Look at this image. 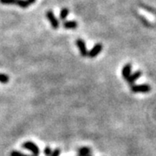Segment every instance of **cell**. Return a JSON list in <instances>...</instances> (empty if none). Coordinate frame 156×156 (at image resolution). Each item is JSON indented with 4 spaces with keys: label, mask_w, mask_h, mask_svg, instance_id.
<instances>
[{
    "label": "cell",
    "mask_w": 156,
    "mask_h": 156,
    "mask_svg": "<svg viewBox=\"0 0 156 156\" xmlns=\"http://www.w3.org/2000/svg\"><path fill=\"white\" fill-rule=\"evenodd\" d=\"M9 81H10V77L6 74L0 73V83H7Z\"/></svg>",
    "instance_id": "11"
},
{
    "label": "cell",
    "mask_w": 156,
    "mask_h": 156,
    "mask_svg": "<svg viewBox=\"0 0 156 156\" xmlns=\"http://www.w3.org/2000/svg\"><path fill=\"white\" fill-rule=\"evenodd\" d=\"M151 90V87L148 84H140V85H132L131 91L133 93H148Z\"/></svg>",
    "instance_id": "2"
},
{
    "label": "cell",
    "mask_w": 156,
    "mask_h": 156,
    "mask_svg": "<svg viewBox=\"0 0 156 156\" xmlns=\"http://www.w3.org/2000/svg\"><path fill=\"white\" fill-rule=\"evenodd\" d=\"M68 15H69V10L66 9V8L62 9L61 11V12H60V19H62V20L66 19V17H68Z\"/></svg>",
    "instance_id": "12"
},
{
    "label": "cell",
    "mask_w": 156,
    "mask_h": 156,
    "mask_svg": "<svg viewBox=\"0 0 156 156\" xmlns=\"http://www.w3.org/2000/svg\"><path fill=\"white\" fill-rule=\"evenodd\" d=\"M16 5H17L19 6V7H21V8H23V9L27 8L30 5V4H29V2L27 0H17Z\"/></svg>",
    "instance_id": "10"
},
{
    "label": "cell",
    "mask_w": 156,
    "mask_h": 156,
    "mask_svg": "<svg viewBox=\"0 0 156 156\" xmlns=\"http://www.w3.org/2000/svg\"><path fill=\"white\" fill-rule=\"evenodd\" d=\"M87 156H91V155H87Z\"/></svg>",
    "instance_id": "18"
},
{
    "label": "cell",
    "mask_w": 156,
    "mask_h": 156,
    "mask_svg": "<svg viewBox=\"0 0 156 156\" xmlns=\"http://www.w3.org/2000/svg\"><path fill=\"white\" fill-rule=\"evenodd\" d=\"M46 17H47V18L49 19V21H50V24H51V26H52V28L55 29V30L59 28V21L56 19V17H55V15H54L53 11H47V13H46Z\"/></svg>",
    "instance_id": "3"
},
{
    "label": "cell",
    "mask_w": 156,
    "mask_h": 156,
    "mask_svg": "<svg viewBox=\"0 0 156 156\" xmlns=\"http://www.w3.org/2000/svg\"><path fill=\"white\" fill-rule=\"evenodd\" d=\"M27 1H28L30 5H32V4H34V3H35V1H36V0H27Z\"/></svg>",
    "instance_id": "17"
},
{
    "label": "cell",
    "mask_w": 156,
    "mask_h": 156,
    "mask_svg": "<svg viewBox=\"0 0 156 156\" xmlns=\"http://www.w3.org/2000/svg\"><path fill=\"white\" fill-rule=\"evenodd\" d=\"M22 147L30 151L33 154L34 156H39V154H40L39 147L37 146V144H35L32 141H26V142L23 143Z\"/></svg>",
    "instance_id": "1"
},
{
    "label": "cell",
    "mask_w": 156,
    "mask_h": 156,
    "mask_svg": "<svg viewBox=\"0 0 156 156\" xmlns=\"http://www.w3.org/2000/svg\"><path fill=\"white\" fill-rule=\"evenodd\" d=\"M11 156H34V155H28L25 154H23L19 151H12L11 152Z\"/></svg>",
    "instance_id": "14"
},
{
    "label": "cell",
    "mask_w": 156,
    "mask_h": 156,
    "mask_svg": "<svg viewBox=\"0 0 156 156\" xmlns=\"http://www.w3.org/2000/svg\"><path fill=\"white\" fill-rule=\"evenodd\" d=\"M140 76H141V72H140V71H136V72H134V74H131L126 81L128 82V83L129 84V85L132 86V85H134V83H135V81H137Z\"/></svg>",
    "instance_id": "6"
},
{
    "label": "cell",
    "mask_w": 156,
    "mask_h": 156,
    "mask_svg": "<svg viewBox=\"0 0 156 156\" xmlns=\"http://www.w3.org/2000/svg\"><path fill=\"white\" fill-rule=\"evenodd\" d=\"M61 150L59 148H56L54 151H52V154L50 156H59L60 155Z\"/></svg>",
    "instance_id": "16"
},
{
    "label": "cell",
    "mask_w": 156,
    "mask_h": 156,
    "mask_svg": "<svg viewBox=\"0 0 156 156\" xmlns=\"http://www.w3.org/2000/svg\"><path fill=\"white\" fill-rule=\"evenodd\" d=\"M76 45H77L78 49H79V51L81 53V55L83 56H88V54H89V51L87 50V48H86V44L84 43V41L83 39H77L76 40Z\"/></svg>",
    "instance_id": "4"
},
{
    "label": "cell",
    "mask_w": 156,
    "mask_h": 156,
    "mask_svg": "<svg viewBox=\"0 0 156 156\" xmlns=\"http://www.w3.org/2000/svg\"><path fill=\"white\" fill-rule=\"evenodd\" d=\"M131 69H132V66H131V64H126L122 69V77L125 79V80H127L128 77L131 75Z\"/></svg>",
    "instance_id": "7"
},
{
    "label": "cell",
    "mask_w": 156,
    "mask_h": 156,
    "mask_svg": "<svg viewBox=\"0 0 156 156\" xmlns=\"http://www.w3.org/2000/svg\"><path fill=\"white\" fill-rule=\"evenodd\" d=\"M17 0H0V3L3 5H16Z\"/></svg>",
    "instance_id": "13"
},
{
    "label": "cell",
    "mask_w": 156,
    "mask_h": 156,
    "mask_svg": "<svg viewBox=\"0 0 156 156\" xmlns=\"http://www.w3.org/2000/svg\"><path fill=\"white\" fill-rule=\"evenodd\" d=\"M62 26L64 29L67 30H74L77 27V23L76 21H64L62 23Z\"/></svg>",
    "instance_id": "8"
},
{
    "label": "cell",
    "mask_w": 156,
    "mask_h": 156,
    "mask_svg": "<svg viewBox=\"0 0 156 156\" xmlns=\"http://www.w3.org/2000/svg\"><path fill=\"white\" fill-rule=\"evenodd\" d=\"M101 50H102V45L101 44H96L91 50H89L88 56L91 57V58H94V57H95L99 53H101Z\"/></svg>",
    "instance_id": "5"
},
{
    "label": "cell",
    "mask_w": 156,
    "mask_h": 156,
    "mask_svg": "<svg viewBox=\"0 0 156 156\" xmlns=\"http://www.w3.org/2000/svg\"><path fill=\"white\" fill-rule=\"evenodd\" d=\"M51 154H52L51 148H50V147H46L44 148V154L45 156H50Z\"/></svg>",
    "instance_id": "15"
},
{
    "label": "cell",
    "mask_w": 156,
    "mask_h": 156,
    "mask_svg": "<svg viewBox=\"0 0 156 156\" xmlns=\"http://www.w3.org/2000/svg\"><path fill=\"white\" fill-rule=\"evenodd\" d=\"M91 149L88 147H83L78 149V156H87L90 155Z\"/></svg>",
    "instance_id": "9"
}]
</instances>
